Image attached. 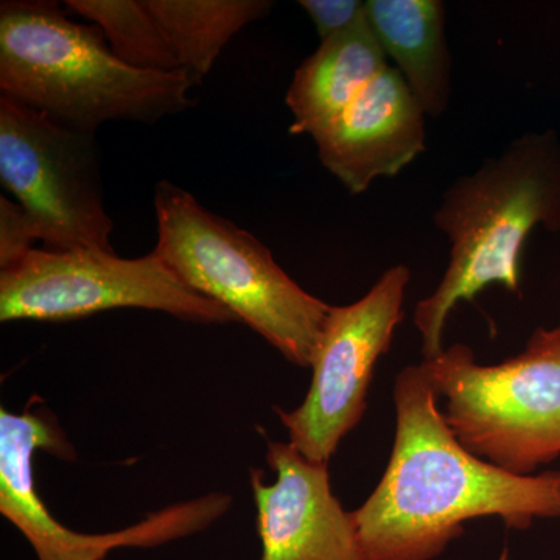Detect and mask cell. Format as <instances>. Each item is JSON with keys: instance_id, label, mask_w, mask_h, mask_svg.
Returning a JSON list of instances; mask_svg holds the SVG:
<instances>
[{"instance_id": "6", "label": "cell", "mask_w": 560, "mask_h": 560, "mask_svg": "<svg viewBox=\"0 0 560 560\" xmlns=\"http://www.w3.org/2000/svg\"><path fill=\"white\" fill-rule=\"evenodd\" d=\"M114 308H147L200 324L237 320L190 289L161 257L121 259L98 249L43 250L0 271V320H73Z\"/></svg>"}, {"instance_id": "12", "label": "cell", "mask_w": 560, "mask_h": 560, "mask_svg": "<svg viewBox=\"0 0 560 560\" xmlns=\"http://www.w3.org/2000/svg\"><path fill=\"white\" fill-rule=\"evenodd\" d=\"M388 68V57L370 21L323 40L294 72L287 106L290 135H315L349 108L361 92Z\"/></svg>"}, {"instance_id": "4", "label": "cell", "mask_w": 560, "mask_h": 560, "mask_svg": "<svg viewBox=\"0 0 560 560\" xmlns=\"http://www.w3.org/2000/svg\"><path fill=\"white\" fill-rule=\"evenodd\" d=\"M161 257L190 289L226 307L290 363L311 368L331 305L302 290L271 250L189 191L161 180L154 191Z\"/></svg>"}, {"instance_id": "3", "label": "cell", "mask_w": 560, "mask_h": 560, "mask_svg": "<svg viewBox=\"0 0 560 560\" xmlns=\"http://www.w3.org/2000/svg\"><path fill=\"white\" fill-rule=\"evenodd\" d=\"M200 83L186 69L149 72L125 65L102 28L70 21L60 3H0V91L72 130L108 121L156 124L183 113Z\"/></svg>"}, {"instance_id": "7", "label": "cell", "mask_w": 560, "mask_h": 560, "mask_svg": "<svg viewBox=\"0 0 560 560\" xmlns=\"http://www.w3.org/2000/svg\"><path fill=\"white\" fill-rule=\"evenodd\" d=\"M0 180L50 250L114 253L94 132L0 95Z\"/></svg>"}, {"instance_id": "14", "label": "cell", "mask_w": 560, "mask_h": 560, "mask_svg": "<svg viewBox=\"0 0 560 560\" xmlns=\"http://www.w3.org/2000/svg\"><path fill=\"white\" fill-rule=\"evenodd\" d=\"M145 5L171 43L180 68L201 81L228 43L250 22L264 20L275 3L268 0H145Z\"/></svg>"}, {"instance_id": "17", "label": "cell", "mask_w": 560, "mask_h": 560, "mask_svg": "<svg viewBox=\"0 0 560 560\" xmlns=\"http://www.w3.org/2000/svg\"><path fill=\"white\" fill-rule=\"evenodd\" d=\"M300 5L315 24L320 43L366 20V2L361 0H301Z\"/></svg>"}, {"instance_id": "2", "label": "cell", "mask_w": 560, "mask_h": 560, "mask_svg": "<svg viewBox=\"0 0 560 560\" xmlns=\"http://www.w3.org/2000/svg\"><path fill=\"white\" fill-rule=\"evenodd\" d=\"M434 226L451 243V259L412 320L423 360L444 350L448 316L490 285L522 296L523 248L536 228L560 232V138L528 131L477 171L459 176L441 195Z\"/></svg>"}, {"instance_id": "15", "label": "cell", "mask_w": 560, "mask_h": 560, "mask_svg": "<svg viewBox=\"0 0 560 560\" xmlns=\"http://www.w3.org/2000/svg\"><path fill=\"white\" fill-rule=\"evenodd\" d=\"M66 5L97 24L125 65L149 72L183 69L145 0H68Z\"/></svg>"}, {"instance_id": "8", "label": "cell", "mask_w": 560, "mask_h": 560, "mask_svg": "<svg viewBox=\"0 0 560 560\" xmlns=\"http://www.w3.org/2000/svg\"><path fill=\"white\" fill-rule=\"evenodd\" d=\"M411 271L394 265L353 304L331 305L312 361V385L296 410L275 407L290 444L304 458L329 464L368 407L377 361L404 319Z\"/></svg>"}, {"instance_id": "13", "label": "cell", "mask_w": 560, "mask_h": 560, "mask_svg": "<svg viewBox=\"0 0 560 560\" xmlns=\"http://www.w3.org/2000/svg\"><path fill=\"white\" fill-rule=\"evenodd\" d=\"M368 21L427 117L441 119L452 97V55L440 0H368Z\"/></svg>"}, {"instance_id": "9", "label": "cell", "mask_w": 560, "mask_h": 560, "mask_svg": "<svg viewBox=\"0 0 560 560\" xmlns=\"http://www.w3.org/2000/svg\"><path fill=\"white\" fill-rule=\"evenodd\" d=\"M75 458L72 445L47 410H0V512L21 530L38 560H102L114 548L154 547L197 530L187 503L165 508L131 528L81 534L66 528L40 500L33 477L35 453Z\"/></svg>"}, {"instance_id": "1", "label": "cell", "mask_w": 560, "mask_h": 560, "mask_svg": "<svg viewBox=\"0 0 560 560\" xmlns=\"http://www.w3.org/2000/svg\"><path fill=\"white\" fill-rule=\"evenodd\" d=\"M396 438L385 474L357 511L359 560H434L464 523L499 517L526 530L560 518V470L512 475L471 455L438 407L422 364L394 382Z\"/></svg>"}, {"instance_id": "5", "label": "cell", "mask_w": 560, "mask_h": 560, "mask_svg": "<svg viewBox=\"0 0 560 560\" xmlns=\"http://www.w3.org/2000/svg\"><path fill=\"white\" fill-rule=\"evenodd\" d=\"M420 364L471 455L521 477L560 458V324L534 330L525 350L503 363H477L456 342Z\"/></svg>"}, {"instance_id": "16", "label": "cell", "mask_w": 560, "mask_h": 560, "mask_svg": "<svg viewBox=\"0 0 560 560\" xmlns=\"http://www.w3.org/2000/svg\"><path fill=\"white\" fill-rule=\"evenodd\" d=\"M39 241L25 210L18 202L0 197V271L20 264Z\"/></svg>"}, {"instance_id": "10", "label": "cell", "mask_w": 560, "mask_h": 560, "mask_svg": "<svg viewBox=\"0 0 560 560\" xmlns=\"http://www.w3.org/2000/svg\"><path fill=\"white\" fill-rule=\"evenodd\" d=\"M267 463L276 474L271 485L264 471H249L260 560H359L352 512L331 490L329 464L278 441H267Z\"/></svg>"}, {"instance_id": "11", "label": "cell", "mask_w": 560, "mask_h": 560, "mask_svg": "<svg viewBox=\"0 0 560 560\" xmlns=\"http://www.w3.org/2000/svg\"><path fill=\"white\" fill-rule=\"evenodd\" d=\"M425 113L396 68H386L337 119L312 136L320 164L350 195L393 178L425 151Z\"/></svg>"}]
</instances>
